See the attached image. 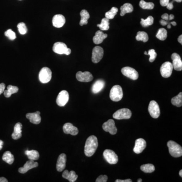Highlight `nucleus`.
<instances>
[{
    "label": "nucleus",
    "instance_id": "obj_42",
    "mask_svg": "<svg viewBox=\"0 0 182 182\" xmlns=\"http://www.w3.org/2000/svg\"><path fill=\"white\" fill-rule=\"evenodd\" d=\"M108 177L106 175H100L96 179V182H106L107 181Z\"/></svg>",
    "mask_w": 182,
    "mask_h": 182
},
{
    "label": "nucleus",
    "instance_id": "obj_29",
    "mask_svg": "<svg viewBox=\"0 0 182 182\" xmlns=\"http://www.w3.org/2000/svg\"><path fill=\"white\" fill-rule=\"evenodd\" d=\"M18 91V88L17 87L9 85L7 87V90L4 91V94L5 97L9 98L11 96L12 94L16 93Z\"/></svg>",
    "mask_w": 182,
    "mask_h": 182
},
{
    "label": "nucleus",
    "instance_id": "obj_2",
    "mask_svg": "<svg viewBox=\"0 0 182 182\" xmlns=\"http://www.w3.org/2000/svg\"><path fill=\"white\" fill-rule=\"evenodd\" d=\"M167 146L171 156L174 157L182 156V147L179 144L173 141H169L167 143Z\"/></svg>",
    "mask_w": 182,
    "mask_h": 182
},
{
    "label": "nucleus",
    "instance_id": "obj_23",
    "mask_svg": "<svg viewBox=\"0 0 182 182\" xmlns=\"http://www.w3.org/2000/svg\"><path fill=\"white\" fill-rule=\"evenodd\" d=\"M105 86V82L102 79H98L95 82L92 87V91L93 93L97 94L101 91Z\"/></svg>",
    "mask_w": 182,
    "mask_h": 182
},
{
    "label": "nucleus",
    "instance_id": "obj_46",
    "mask_svg": "<svg viewBox=\"0 0 182 182\" xmlns=\"http://www.w3.org/2000/svg\"><path fill=\"white\" fill-rule=\"evenodd\" d=\"M161 18H162V19H164V20H168V18H169V15H168V13H165V14H163V15L161 16Z\"/></svg>",
    "mask_w": 182,
    "mask_h": 182
},
{
    "label": "nucleus",
    "instance_id": "obj_47",
    "mask_svg": "<svg viewBox=\"0 0 182 182\" xmlns=\"http://www.w3.org/2000/svg\"><path fill=\"white\" fill-rule=\"evenodd\" d=\"M167 8L169 9V10H172L173 8H174V6H173V2H172L171 3H168V4L167 5V6H166Z\"/></svg>",
    "mask_w": 182,
    "mask_h": 182
},
{
    "label": "nucleus",
    "instance_id": "obj_12",
    "mask_svg": "<svg viewBox=\"0 0 182 182\" xmlns=\"http://www.w3.org/2000/svg\"><path fill=\"white\" fill-rule=\"evenodd\" d=\"M68 100H69V94L67 91H62L60 92L57 97V104L60 107H63L67 104Z\"/></svg>",
    "mask_w": 182,
    "mask_h": 182
},
{
    "label": "nucleus",
    "instance_id": "obj_44",
    "mask_svg": "<svg viewBox=\"0 0 182 182\" xmlns=\"http://www.w3.org/2000/svg\"><path fill=\"white\" fill-rule=\"evenodd\" d=\"M5 89V83H0V95L4 93Z\"/></svg>",
    "mask_w": 182,
    "mask_h": 182
},
{
    "label": "nucleus",
    "instance_id": "obj_5",
    "mask_svg": "<svg viewBox=\"0 0 182 182\" xmlns=\"http://www.w3.org/2000/svg\"><path fill=\"white\" fill-rule=\"evenodd\" d=\"M40 82L42 83H48L51 81L52 71L51 69L47 67H44L41 69L38 75Z\"/></svg>",
    "mask_w": 182,
    "mask_h": 182
},
{
    "label": "nucleus",
    "instance_id": "obj_41",
    "mask_svg": "<svg viewBox=\"0 0 182 182\" xmlns=\"http://www.w3.org/2000/svg\"><path fill=\"white\" fill-rule=\"evenodd\" d=\"M148 55H149L150 58L149 59L150 62H153L156 58L157 53L155 52V50L150 49L148 52Z\"/></svg>",
    "mask_w": 182,
    "mask_h": 182
},
{
    "label": "nucleus",
    "instance_id": "obj_53",
    "mask_svg": "<svg viewBox=\"0 0 182 182\" xmlns=\"http://www.w3.org/2000/svg\"><path fill=\"white\" fill-rule=\"evenodd\" d=\"M171 24H172V26H176V22L175 21H172V22H170Z\"/></svg>",
    "mask_w": 182,
    "mask_h": 182
},
{
    "label": "nucleus",
    "instance_id": "obj_10",
    "mask_svg": "<svg viewBox=\"0 0 182 182\" xmlns=\"http://www.w3.org/2000/svg\"><path fill=\"white\" fill-rule=\"evenodd\" d=\"M104 55L103 48L100 46H96L92 51V60L94 63H97L100 61Z\"/></svg>",
    "mask_w": 182,
    "mask_h": 182
},
{
    "label": "nucleus",
    "instance_id": "obj_38",
    "mask_svg": "<svg viewBox=\"0 0 182 182\" xmlns=\"http://www.w3.org/2000/svg\"><path fill=\"white\" fill-rule=\"evenodd\" d=\"M118 9L116 7H112L111 10L105 13V17L109 19H112L114 18L115 16L117 14L118 12Z\"/></svg>",
    "mask_w": 182,
    "mask_h": 182
},
{
    "label": "nucleus",
    "instance_id": "obj_30",
    "mask_svg": "<svg viewBox=\"0 0 182 182\" xmlns=\"http://www.w3.org/2000/svg\"><path fill=\"white\" fill-rule=\"evenodd\" d=\"M2 160L7 164H12L14 161V155L12 154L10 151H6L3 154Z\"/></svg>",
    "mask_w": 182,
    "mask_h": 182
},
{
    "label": "nucleus",
    "instance_id": "obj_33",
    "mask_svg": "<svg viewBox=\"0 0 182 182\" xmlns=\"http://www.w3.org/2000/svg\"><path fill=\"white\" fill-rule=\"evenodd\" d=\"M135 39L138 41H143V42H147L148 41L149 37L148 34L144 31H139L135 37Z\"/></svg>",
    "mask_w": 182,
    "mask_h": 182
},
{
    "label": "nucleus",
    "instance_id": "obj_9",
    "mask_svg": "<svg viewBox=\"0 0 182 182\" xmlns=\"http://www.w3.org/2000/svg\"><path fill=\"white\" fill-rule=\"evenodd\" d=\"M148 111L151 117L157 119L160 115V106L155 101H150L148 106Z\"/></svg>",
    "mask_w": 182,
    "mask_h": 182
},
{
    "label": "nucleus",
    "instance_id": "obj_20",
    "mask_svg": "<svg viewBox=\"0 0 182 182\" xmlns=\"http://www.w3.org/2000/svg\"><path fill=\"white\" fill-rule=\"evenodd\" d=\"M67 162V155L66 154L62 153L58 157L57 162L56 164L57 170L61 172L63 171L66 167Z\"/></svg>",
    "mask_w": 182,
    "mask_h": 182
},
{
    "label": "nucleus",
    "instance_id": "obj_3",
    "mask_svg": "<svg viewBox=\"0 0 182 182\" xmlns=\"http://www.w3.org/2000/svg\"><path fill=\"white\" fill-rule=\"evenodd\" d=\"M123 97V89L119 85H115L111 88L110 92V98L112 101L118 102Z\"/></svg>",
    "mask_w": 182,
    "mask_h": 182
},
{
    "label": "nucleus",
    "instance_id": "obj_37",
    "mask_svg": "<svg viewBox=\"0 0 182 182\" xmlns=\"http://www.w3.org/2000/svg\"><path fill=\"white\" fill-rule=\"evenodd\" d=\"M139 5H140V7L143 9L152 10L154 8V3H151V2L147 3V2L144 1V0H141L140 2Z\"/></svg>",
    "mask_w": 182,
    "mask_h": 182
},
{
    "label": "nucleus",
    "instance_id": "obj_59",
    "mask_svg": "<svg viewBox=\"0 0 182 182\" xmlns=\"http://www.w3.org/2000/svg\"><path fill=\"white\" fill-rule=\"evenodd\" d=\"M19 1H21V0H19Z\"/></svg>",
    "mask_w": 182,
    "mask_h": 182
},
{
    "label": "nucleus",
    "instance_id": "obj_52",
    "mask_svg": "<svg viewBox=\"0 0 182 182\" xmlns=\"http://www.w3.org/2000/svg\"><path fill=\"white\" fill-rule=\"evenodd\" d=\"M174 18V15L173 14H171L169 16V18H168V20H172Z\"/></svg>",
    "mask_w": 182,
    "mask_h": 182
},
{
    "label": "nucleus",
    "instance_id": "obj_57",
    "mask_svg": "<svg viewBox=\"0 0 182 182\" xmlns=\"http://www.w3.org/2000/svg\"><path fill=\"white\" fill-rule=\"evenodd\" d=\"M142 181V180L141 179H139L138 180V181H137V182H141Z\"/></svg>",
    "mask_w": 182,
    "mask_h": 182
},
{
    "label": "nucleus",
    "instance_id": "obj_8",
    "mask_svg": "<svg viewBox=\"0 0 182 182\" xmlns=\"http://www.w3.org/2000/svg\"><path fill=\"white\" fill-rule=\"evenodd\" d=\"M131 112L127 108L120 109L115 112L113 115L114 119L118 120L129 119L131 117Z\"/></svg>",
    "mask_w": 182,
    "mask_h": 182
},
{
    "label": "nucleus",
    "instance_id": "obj_31",
    "mask_svg": "<svg viewBox=\"0 0 182 182\" xmlns=\"http://www.w3.org/2000/svg\"><path fill=\"white\" fill-rule=\"evenodd\" d=\"M172 104L177 107H181L182 105V93L180 92L178 95L172 98L171 100Z\"/></svg>",
    "mask_w": 182,
    "mask_h": 182
},
{
    "label": "nucleus",
    "instance_id": "obj_13",
    "mask_svg": "<svg viewBox=\"0 0 182 182\" xmlns=\"http://www.w3.org/2000/svg\"><path fill=\"white\" fill-rule=\"evenodd\" d=\"M103 130L106 132H109L110 134L115 135L117 133V128L115 125V122L113 119H109L104 123L102 126Z\"/></svg>",
    "mask_w": 182,
    "mask_h": 182
},
{
    "label": "nucleus",
    "instance_id": "obj_32",
    "mask_svg": "<svg viewBox=\"0 0 182 182\" xmlns=\"http://www.w3.org/2000/svg\"><path fill=\"white\" fill-rule=\"evenodd\" d=\"M97 26L101 30H108L109 28V19L105 17L102 19L100 24H97Z\"/></svg>",
    "mask_w": 182,
    "mask_h": 182
},
{
    "label": "nucleus",
    "instance_id": "obj_27",
    "mask_svg": "<svg viewBox=\"0 0 182 182\" xmlns=\"http://www.w3.org/2000/svg\"><path fill=\"white\" fill-rule=\"evenodd\" d=\"M80 15H81V19L79 22V25L83 26L88 24V19L90 17L89 12L86 10H82L80 13Z\"/></svg>",
    "mask_w": 182,
    "mask_h": 182
},
{
    "label": "nucleus",
    "instance_id": "obj_22",
    "mask_svg": "<svg viewBox=\"0 0 182 182\" xmlns=\"http://www.w3.org/2000/svg\"><path fill=\"white\" fill-rule=\"evenodd\" d=\"M107 36V34L103 33L101 30H98L96 32L95 35L93 37V40L94 43L97 45L101 44Z\"/></svg>",
    "mask_w": 182,
    "mask_h": 182
},
{
    "label": "nucleus",
    "instance_id": "obj_7",
    "mask_svg": "<svg viewBox=\"0 0 182 182\" xmlns=\"http://www.w3.org/2000/svg\"><path fill=\"white\" fill-rule=\"evenodd\" d=\"M172 70L173 66L172 63L169 61H167L162 64L160 69V71L162 77L168 78L170 77L172 74Z\"/></svg>",
    "mask_w": 182,
    "mask_h": 182
},
{
    "label": "nucleus",
    "instance_id": "obj_55",
    "mask_svg": "<svg viewBox=\"0 0 182 182\" xmlns=\"http://www.w3.org/2000/svg\"><path fill=\"white\" fill-rule=\"evenodd\" d=\"M167 25H168V26H167V27H168V28H171V23H170V22L168 23V24H167Z\"/></svg>",
    "mask_w": 182,
    "mask_h": 182
},
{
    "label": "nucleus",
    "instance_id": "obj_35",
    "mask_svg": "<svg viewBox=\"0 0 182 182\" xmlns=\"http://www.w3.org/2000/svg\"><path fill=\"white\" fill-rule=\"evenodd\" d=\"M140 168L143 172L146 173H152L155 171V168L154 165L152 164H146L142 165L140 167Z\"/></svg>",
    "mask_w": 182,
    "mask_h": 182
},
{
    "label": "nucleus",
    "instance_id": "obj_15",
    "mask_svg": "<svg viewBox=\"0 0 182 182\" xmlns=\"http://www.w3.org/2000/svg\"><path fill=\"white\" fill-rule=\"evenodd\" d=\"M172 60L173 68L176 71H181L182 70V61L181 57L176 53H174L171 56Z\"/></svg>",
    "mask_w": 182,
    "mask_h": 182
},
{
    "label": "nucleus",
    "instance_id": "obj_43",
    "mask_svg": "<svg viewBox=\"0 0 182 182\" xmlns=\"http://www.w3.org/2000/svg\"><path fill=\"white\" fill-rule=\"evenodd\" d=\"M169 0H160V4L163 7H166L169 3Z\"/></svg>",
    "mask_w": 182,
    "mask_h": 182
},
{
    "label": "nucleus",
    "instance_id": "obj_18",
    "mask_svg": "<svg viewBox=\"0 0 182 182\" xmlns=\"http://www.w3.org/2000/svg\"><path fill=\"white\" fill-rule=\"evenodd\" d=\"M64 133L66 134H71L72 135H75L78 134L79 130L77 127L71 123H66L63 127Z\"/></svg>",
    "mask_w": 182,
    "mask_h": 182
},
{
    "label": "nucleus",
    "instance_id": "obj_16",
    "mask_svg": "<svg viewBox=\"0 0 182 182\" xmlns=\"http://www.w3.org/2000/svg\"><path fill=\"white\" fill-rule=\"evenodd\" d=\"M146 147V142L142 138L138 139L135 140V145L134 148V152L136 154H140Z\"/></svg>",
    "mask_w": 182,
    "mask_h": 182
},
{
    "label": "nucleus",
    "instance_id": "obj_24",
    "mask_svg": "<svg viewBox=\"0 0 182 182\" xmlns=\"http://www.w3.org/2000/svg\"><path fill=\"white\" fill-rule=\"evenodd\" d=\"M22 125L20 123H17L14 127V132L12 134V137L14 140H17L22 136Z\"/></svg>",
    "mask_w": 182,
    "mask_h": 182
},
{
    "label": "nucleus",
    "instance_id": "obj_21",
    "mask_svg": "<svg viewBox=\"0 0 182 182\" xmlns=\"http://www.w3.org/2000/svg\"><path fill=\"white\" fill-rule=\"evenodd\" d=\"M40 114L41 113L39 111H36L34 113H27L26 115V117L31 123L34 124H38L41 123V121Z\"/></svg>",
    "mask_w": 182,
    "mask_h": 182
},
{
    "label": "nucleus",
    "instance_id": "obj_19",
    "mask_svg": "<svg viewBox=\"0 0 182 182\" xmlns=\"http://www.w3.org/2000/svg\"><path fill=\"white\" fill-rule=\"evenodd\" d=\"M38 162H34V160H30L26 162L23 167L19 168L18 172L21 174H25L30 169L38 167Z\"/></svg>",
    "mask_w": 182,
    "mask_h": 182
},
{
    "label": "nucleus",
    "instance_id": "obj_28",
    "mask_svg": "<svg viewBox=\"0 0 182 182\" xmlns=\"http://www.w3.org/2000/svg\"><path fill=\"white\" fill-rule=\"evenodd\" d=\"M25 154L27 155V157L30 160H38L40 157V154L38 151L32 150H26Z\"/></svg>",
    "mask_w": 182,
    "mask_h": 182
},
{
    "label": "nucleus",
    "instance_id": "obj_25",
    "mask_svg": "<svg viewBox=\"0 0 182 182\" xmlns=\"http://www.w3.org/2000/svg\"><path fill=\"white\" fill-rule=\"evenodd\" d=\"M62 177L68 180L70 182H74L78 179V176L76 175L75 171L68 172L67 170H65L62 174Z\"/></svg>",
    "mask_w": 182,
    "mask_h": 182
},
{
    "label": "nucleus",
    "instance_id": "obj_14",
    "mask_svg": "<svg viewBox=\"0 0 182 182\" xmlns=\"http://www.w3.org/2000/svg\"><path fill=\"white\" fill-rule=\"evenodd\" d=\"M76 79L79 82L86 83L91 82L93 79V76L91 73L88 71L83 72L79 71L76 73Z\"/></svg>",
    "mask_w": 182,
    "mask_h": 182
},
{
    "label": "nucleus",
    "instance_id": "obj_6",
    "mask_svg": "<svg viewBox=\"0 0 182 182\" xmlns=\"http://www.w3.org/2000/svg\"><path fill=\"white\" fill-rule=\"evenodd\" d=\"M103 157L110 164H116L119 161L117 154L111 150L106 149L103 152Z\"/></svg>",
    "mask_w": 182,
    "mask_h": 182
},
{
    "label": "nucleus",
    "instance_id": "obj_50",
    "mask_svg": "<svg viewBox=\"0 0 182 182\" xmlns=\"http://www.w3.org/2000/svg\"><path fill=\"white\" fill-rule=\"evenodd\" d=\"M178 42H180V44H181V45H182V34H181V35H180L179 37V38H178Z\"/></svg>",
    "mask_w": 182,
    "mask_h": 182
},
{
    "label": "nucleus",
    "instance_id": "obj_58",
    "mask_svg": "<svg viewBox=\"0 0 182 182\" xmlns=\"http://www.w3.org/2000/svg\"><path fill=\"white\" fill-rule=\"evenodd\" d=\"M144 54H145V55H148V53H147L146 51H145V52H144Z\"/></svg>",
    "mask_w": 182,
    "mask_h": 182
},
{
    "label": "nucleus",
    "instance_id": "obj_49",
    "mask_svg": "<svg viewBox=\"0 0 182 182\" xmlns=\"http://www.w3.org/2000/svg\"><path fill=\"white\" fill-rule=\"evenodd\" d=\"M8 180L6 179V178H4V177H1L0 178V182H7Z\"/></svg>",
    "mask_w": 182,
    "mask_h": 182
},
{
    "label": "nucleus",
    "instance_id": "obj_56",
    "mask_svg": "<svg viewBox=\"0 0 182 182\" xmlns=\"http://www.w3.org/2000/svg\"><path fill=\"white\" fill-rule=\"evenodd\" d=\"M174 1L178 3H180V2H182V0H174Z\"/></svg>",
    "mask_w": 182,
    "mask_h": 182
},
{
    "label": "nucleus",
    "instance_id": "obj_54",
    "mask_svg": "<svg viewBox=\"0 0 182 182\" xmlns=\"http://www.w3.org/2000/svg\"><path fill=\"white\" fill-rule=\"evenodd\" d=\"M179 175L180 176H181V177H182V170H180V171L179 172Z\"/></svg>",
    "mask_w": 182,
    "mask_h": 182
},
{
    "label": "nucleus",
    "instance_id": "obj_11",
    "mask_svg": "<svg viewBox=\"0 0 182 182\" xmlns=\"http://www.w3.org/2000/svg\"><path fill=\"white\" fill-rule=\"evenodd\" d=\"M121 73L130 79L137 80L139 78L138 72L133 68L124 67L121 69Z\"/></svg>",
    "mask_w": 182,
    "mask_h": 182
},
{
    "label": "nucleus",
    "instance_id": "obj_48",
    "mask_svg": "<svg viewBox=\"0 0 182 182\" xmlns=\"http://www.w3.org/2000/svg\"><path fill=\"white\" fill-rule=\"evenodd\" d=\"M116 182H132V180L131 179H127L121 180H116Z\"/></svg>",
    "mask_w": 182,
    "mask_h": 182
},
{
    "label": "nucleus",
    "instance_id": "obj_45",
    "mask_svg": "<svg viewBox=\"0 0 182 182\" xmlns=\"http://www.w3.org/2000/svg\"><path fill=\"white\" fill-rule=\"evenodd\" d=\"M160 22L161 26H167V24H168V23H169L168 20H164V19L160 20Z\"/></svg>",
    "mask_w": 182,
    "mask_h": 182
},
{
    "label": "nucleus",
    "instance_id": "obj_36",
    "mask_svg": "<svg viewBox=\"0 0 182 182\" xmlns=\"http://www.w3.org/2000/svg\"><path fill=\"white\" fill-rule=\"evenodd\" d=\"M154 22V18L152 16H149L147 17V19H144L141 18V24L142 26L146 27L152 25Z\"/></svg>",
    "mask_w": 182,
    "mask_h": 182
},
{
    "label": "nucleus",
    "instance_id": "obj_40",
    "mask_svg": "<svg viewBox=\"0 0 182 182\" xmlns=\"http://www.w3.org/2000/svg\"><path fill=\"white\" fill-rule=\"evenodd\" d=\"M5 35L11 41H13L16 38L15 33H14V31L12 30L11 29L7 30V31L5 33Z\"/></svg>",
    "mask_w": 182,
    "mask_h": 182
},
{
    "label": "nucleus",
    "instance_id": "obj_4",
    "mask_svg": "<svg viewBox=\"0 0 182 182\" xmlns=\"http://www.w3.org/2000/svg\"><path fill=\"white\" fill-rule=\"evenodd\" d=\"M53 51L57 54L60 55L65 54L69 55L71 52V49L68 48L65 43L62 42H57L55 43L53 47Z\"/></svg>",
    "mask_w": 182,
    "mask_h": 182
},
{
    "label": "nucleus",
    "instance_id": "obj_17",
    "mask_svg": "<svg viewBox=\"0 0 182 182\" xmlns=\"http://www.w3.org/2000/svg\"><path fill=\"white\" fill-rule=\"evenodd\" d=\"M66 22L65 17L61 14H57L53 18L52 23L54 27L60 28L64 25Z\"/></svg>",
    "mask_w": 182,
    "mask_h": 182
},
{
    "label": "nucleus",
    "instance_id": "obj_1",
    "mask_svg": "<svg viewBox=\"0 0 182 182\" xmlns=\"http://www.w3.org/2000/svg\"><path fill=\"white\" fill-rule=\"evenodd\" d=\"M98 146V142L97 137L95 135H91L87 139L85 146V154L87 156H93L96 152Z\"/></svg>",
    "mask_w": 182,
    "mask_h": 182
},
{
    "label": "nucleus",
    "instance_id": "obj_39",
    "mask_svg": "<svg viewBox=\"0 0 182 182\" xmlns=\"http://www.w3.org/2000/svg\"><path fill=\"white\" fill-rule=\"evenodd\" d=\"M18 31L21 34H25L27 32V28L26 24L23 22H20L17 25Z\"/></svg>",
    "mask_w": 182,
    "mask_h": 182
},
{
    "label": "nucleus",
    "instance_id": "obj_51",
    "mask_svg": "<svg viewBox=\"0 0 182 182\" xmlns=\"http://www.w3.org/2000/svg\"><path fill=\"white\" fill-rule=\"evenodd\" d=\"M3 144H4V142H3V141L0 140V150H2V149L3 148Z\"/></svg>",
    "mask_w": 182,
    "mask_h": 182
},
{
    "label": "nucleus",
    "instance_id": "obj_26",
    "mask_svg": "<svg viewBox=\"0 0 182 182\" xmlns=\"http://www.w3.org/2000/svg\"><path fill=\"white\" fill-rule=\"evenodd\" d=\"M134 10L132 5L130 3H126L120 7V16H123L126 13H131Z\"/></svg>",
    "mask_w": 182,
    "mask_h": 182
},
{
    "label": "nucleus",
    "instance_id": "obj_34",
    "mask_svg": "<svg viewBox=\"0 0 182 182\" xmlns=\"http://www.w3.org/2000/svg\"><path fill=\"white\" fill-rule=\"evenodd\" d=\"M168 37V32L165 28H160L157 33L156 37L161 41H164Z\"/></svg>",
    "mask_w": 182,
    "mask_h": 182
}]
</instances>
